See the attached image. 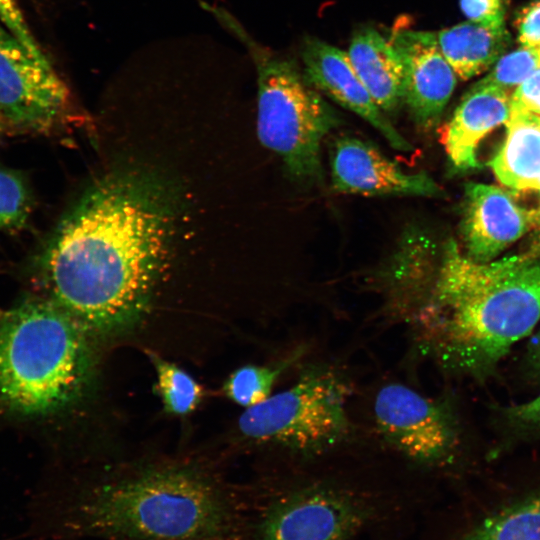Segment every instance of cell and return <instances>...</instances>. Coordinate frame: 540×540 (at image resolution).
Returning <instances> with one entry per match:
<instances>
[{
  "label": "cell",
  "instance_id": "obj_1",
  "mask_svg": "<svg viewBox=\"0 0 540 540\" xmlns=\"http://www.w3.org/2000/svg\"><path fill=\"white\" fill-rule=\"evenodd\" d=\"M172 203L156 180L131 172L93 184L40 257L53 302L88 332L123 330L150 301L169 246Z\"/></svg>",
  "mask_w": 540,
  "mask_h": 540
},
{
  "label": "cell",
  "instance_id": "obj_25",
  "mask_svg": "<svg viewBox=\"0 0 540 540\" xmlns=\"http://www.w3.org/2000/svg\"><path fill=\"white\" fill-rule=\"evenodd\" d=\"M510 108L540 116V67L514 90L510 98Z\"/></svg>",
  "mask_w": 540,
  "mask_h": 540
},
{
  "label": "cell",
  "instance_id": "obj_17",
  "mask_svg": "<svg viewBox=\"0 0 540 540\" xmlns=\"http://www.w3.org/2000/svg\"><path fill=\"white\" fill-rule=\"evenodd\" d=\"M506 137L492 159L500 183L515 191L540 190V116L511 109Z\"/></svg>",
  "mask_w": 540,
  "mask_h": 540
},
{
  "label": "cell",
  "instance_id": "obj_27",
  "mask_svg": "<svg viewBox=\"0 0 540 540\" xmlns=\"http://www.w3.org/2000/svg\"><path fill=\"white\" fill-rule=\"evenodd\" d=\"M509 415L523 424L540 427V395L509 409Z\"/></svg>",
  "mask_w": 540,
  "mask_h": 540
},
{
  "label": "cell",
  "instance_id": "obj_30",
  "mask_svg": "<svg viewBox=\"0 0 540 540\" xmlns=\"http://www.w3.org/2000/svg\"><path fill=\"white\" fill-rule=\"evenodd\" d=\"M536 351H537L538 359L540 360V333H539V336H538V339H537V348H536Z\"/></svg>",
  "mask_w": 540,
  "mask_h": 540
},
{
  "label": "cell",
  "instance_id": "obj_2",
  "mask_svg": "<svg viewBox=\"0 0 540 540\" xmlns=\"http://www.w3.org/2000/svg\"><path fill=\"white\" fill-rule=\"evenodd\" d=\"M59 538L251 540L249 494L191 464H159L98 479L50 512Z\"/></svg>",
  "mask_w": 540,
  "mask_h": 540
},
{
  "label": "cell",
  "instance_id": "obj_16",
  "mask_svg": "<svg viewBox=\"0 0 540 540\" xmlns=\"http://www.w3.org/2000/svg\"><path fill=\"white\" fill-rule=\"evenodd\" d=\"M348 55L378 107L384 113L398 111L404 104V75L390 39L372 27H363L354 33Z\"/></svg>",
  "mask_w": 540,
  "mask_h": 540
},
{
  "label": "cell",
  "instance_id": "obj_31",
  "mask_svg": "<svg viewBox=\"0 0 540 540\" xmlns=\"http://www.w3.org/2000/svg\"><path fill=\"white\" fill-rule=\"evenodd\" d=\"M537 52H538V55L540 57V46L536 48Z\"/></svg>",
  "mask_w": 540,
  "mask_h": 540
},
{
  "label": "cell",
  "instance_id": "obj_8",
  "mask_svg": "<svg viewBox=\"0 0 540 540\" xmlns=\"http://www.w3.org/2000/svg\"><path fill=\"white\" fill-rule=\"evenodd\" d=\"M68 87L47 57L30 53L0 25V116L20 131L45 133L65 116Z\"/></svg>",
  "mask_w": 540,
  "mask_h": 540
},
{
  "label": "cell",
  "instance_id": "obj_11",
  "mask_svg": "<svg viewBox=\"0 0 540 540\" xmlns=\"http://www.w3.org/2000/svg\"><path fill=\"white\" fill-rule=\"evenodd\" d=\"M389 39L403 67L404 104L420 128H433L454 91L457 75L442 55L435 33L394 28Z\"/></svg>",
  "mask_w": 540,
  "mask_h": 540
},
{
  "label": "cell",
  "instance_id": "obj_23",
  "mask_svg": "<svg viewBox=\"0 0 540 540\" xmlns=\"http://www.w3.org/2000/svg\"><path fill=\"white\" fill-rule=\"evenodd\" d=\"M0 23L33 55L47 57L31 33L16 0H0Z\"/></svg>",
  "mask_w": 540,
  "mask_h": 540
},
{
  "label": "cell",
  "instance_id": "obj_15",
  "mask_svg": "<svg viewBox=\"0 0 540 540\" xmlns=\"http://www.w3.org/2000/svg\"><path fill=\"white\" fill-rule=\"evenodd\" d=\"M509 93L492 85L476 83L463 97L446 124L442 142L453 167L467 170L477 166L480 141L510 115Z\"/></svg>",
  "mask_w": 540,
  "mask_h": 540
},
{
  "label": "cell",
  "instance_id": "obj_22",
  "mask_svg": "<svg viewBox=\"0 0 540 540\" xmlns=\"http://www.w3.org/2000/svg\"><path fill=\"white\" fill-rule=\"evenodd\" d=\"M539 67L540 57L536 48L521 46L501 57L492 71L479 82L508 92L510 89H516Z\"/></svg>",
  "mask_w": 540,
  "mask_h": 540
},
{
  "label": "cell",
  "instance_id": "obj_12",
  "mask_svg": "<svg viewBox=\"0 0 540 540\" xmlns=\"http://www.w3.org/2000/svg\"><path fill=\"white\" fill-rule=\"evenodd\" d=\"M332 185L364 196H436L437 184L425 173H409L376 147L356 137L337 139L330 151Z\"/></svg>",
  "mask_w": 540,
  "mask_h": 540
},
{
  "label": "cell",
  "instance_id": "obj_6",
  "mask_svg": "<svg viewBox=\"0 0 540 540\" xmlns=\"http://www.w3.org/2000/svg\"><path fill=\"white\" fill-rule=\"evenodd\" d=\"M208 8L246 45L254 61L261 144L279 156L293 180L320 183L324 176L321 145L338 125V115L292 61L259 45L224 9Z\"/></svg>",
  "mask_w": 540,
  "mask_h": 540
},
{
  "label": "cell",
  "instance_id": "obj_19",
  "mask_svg": "<svg viewBox=\"0 0 540 540\" xmlns=\"http://www.w3.org/2000/svg\"><path fill=\"white\" fill-rule=\"evenodd\" d=\"M296 356L274 365H245L235 370L223 386L225 395L238 405L249 408L272 395V389Z\"/></svg>",
  "mask_w": 540,
  "mask_h": 540
},
{
  "label": "cell",
  "instance_id": "obj_21",
  "mask_svg": "<svg viewBox=\"0 0 540 540\" xmlns=\"http://www.w3.org/2000/svg\"><path fill=\"white\" fill-rule=\"evenodd\" d=\"M32 208L31 193L16 172L0 167V230L26 223Z\"/></svg>",
  "mask_w": 540,
  "mask_h": 540
},
{
  "label": "cell",
  "instance_id": "obj_9",
  "mask_svg": "<svg viewBox=\"0 0 540 540\" xmlns=\"http://www.w3.org/2000/svg\"><path fill=\"white\" fill-rule=\"evenodd\" d=\"M372 412L380 435L411 469L438 467L450 456L454 429L447 412L436 401L392 382L377 390Z\"/></svg>",
  "mask_w": 540,
  "mask_h": 540
},
{
  "label": "cell",
  "instance_id": "obj_4",
  "mask_svg": "<svg viewBox=\"0 0 540 540\" xmlns=\"http://www.w3.org/2000/svg\"><path fill=\"white\" fill-rule=\"evenodd\" d=\"M436 304L446 353L464 368L491 366L540 320V256L480 263L450 242L436 283Z\"/></svg>",
  "mask_w": 540,
  "mask_h": 540
},
{
  "label": "cell",
  "instance_id": "obj_7",
  "mask_svg": "<svg viewBox=\"0 0 540 540\" xmlns=\"http://www.w3.org/2000/svg\"><path fill=\"white\" fill-rule=\"evenodd\" d=\"M350 395V385L338 369L315 365L291 386L246 408L238 428L244 437L294 456L292 465L319 460L348 440Z\"/></svg>",
  "mask_w": 540,
  "mask_h": 540
},
{
  "label": "cell",
  "instance_id": "obj_5",
  "mask_svg": "<svg viewBox=\"0 0 540 540\" xmlns=\"http://www.w3.org/2000/svg\"><path fill=\"white\" fill-rule=\"evenodd\" d=\"M87 330L49 298L0 315V399L25 415L56 411L85 389L92 357Z\"/></svg>",
  "mask_w": 540,
  "mask_h": 540
},
{
  "label": "cell",
  "instance_id": "obj_14",
  "mask_svg": "<svg viewBox=\"0 0 540 540\" xmlns=\"http://www.w3.org/2000/svg\"><path fill=\"white\" fill-rule=\"evenodd\" d=\"M301 58L303 74L314 88L367 121L394 149L412 150L410 142L394 127L367 91L348 53L308 37L303 42Z\"/></svg>",
  "mask_w": 540,
  "mask_h": 540
},
{
  "label": "cell",
  "instance_id": "obj_26",
  "mask_svg": "<svg viewBox=\"0 0 540 540\" xmlns=\"http://www.w3.org/2000/svg\"><path fill=\"white\" fill-rule=\"evenodd\" d=\"M517 28L522 46H540V0H535L522 9L517 19Z\"/></svg>",
  "mask_w": 540,
  "mask_h": 540
},
{
  "label": "cell",
  "instance_id": "obj_20",
  "mask_svg": "<svg viewBox=\"0 0 540 540\" xmlns=\"http://www.w3.org/2000/svg\"><path fill=\"white\" fill-rule=\"evenodd\" d=\"M157 372V391L166 412L183 416L196 409L203 397V388L187 372L173 363L150 354Z\"/></svg>",
  "mask_w": 540,
  "mask_h": 540
},
{
  "label": "cell",
  "instance_id": "obj_29",
  "mask_svg": "<svg viewBox=\"0 0 540 540\" xmlns=\"http://www.w3.org/2000/svg\"><path fill=\"white\" fill-rule=\"evenodd\" d=\"M5 127H6V123L4 122L2 117L0 116V141H1L2 137H3Z\"/></svg>",
  "mask_w": 540,
  "mask_h": 540
},
{
  "label": "cell",
  "instance_id": "obj_10",
  "mask_svg": "<svg viewBox=\"0 0 540 540\" xmlns=\"http://www.w3.org/2000/svg\"><path fill=\"white\" fill-rule=\"evenodd\" d=\"M420 540H540V486L428 512Z\"/></svg>",
  "mask_w": 540,
  "mask_h": 540
},
{
  "label": "cell",
  "instance_id": "obj_32",
  "mask_svg": "<svg viewBox=\"0 0 540 540\" xmlns=\"http://www.w3.org/2000/svg\"><path fill=\"white\" fill-rule=\"evenodd\" d=\"M539 192H540V190H539ZM538 212H539V216H540V208L538 209ZM539 227H540V226H539Z\"/></svg>",
  "mask_w": 540,
  "mask_h": 540
},
{
  "label": "cell",
  "instance_id": "obj_18",
  "mask_svg": "<svg viewBox=\"0 0 540 540\" xmlns=\"http://www.w3.org/2000/svg\"><path fill=\"white\" fill-rule=\"evenodd\" d=\"M435 34L442 55L463 80L490 68L503 55L510 41L505 25L489 27L471 21Z\"/></svg>",
  "mask_w": 540,
  "mask_h": 540
},
{
  "label": "cell",
  "instance_id": "obj_24",
  "mask_svg": "<svg viewBox=\"0 0 540 540\" xmlns=\"http://www.w3.org/2000/svg\"><path fill=\"white\" fill-rule=\"evenodd\" d=\"M460 8L471 22L489 27L504 26L502 0H460Z\"/></svg>",
  "mask_w": 540,
  "mask_h": 540
},
{
  "label": "cell",
  "instance_id": "obj_3",
  "mask_svg": "<svg viewBox=\"0 0 540 540\" xmlns=\"http://www.w3.org/2000/svg\"><path fill=\"white\" fill-rule=\"evenodd\" d=\"M320 461L285 466L250 495L251 540H398L423 518L412 483Z\"/></svg>",
  "mask_w": 540,
  "mask_h": 540
},
{
  "label": "cell",
  "instance_id": "obj_28",
  "mask_svg": "<svg viewBox=\"0 0 540 540\" xmlns=\"http://www.w3.org/2000/svg\"><path fill=\"white\" fill-rule=\"evenodd\" d=\"M530 254H533V255H539L540 254V231L538 232V234L536 235V237L534 239Z\"/></svg>",
  "mask_w": 540,
  "mask_h": 540
},
{
  "label": "cell",
  "instance_id": "obj_13",
  "mask_svg": "<svg viewBox=\"0 0 540 540\" xmlns=\"http://www.w3.org/2000/svg\"><path fill=\"white\" fill-rule=\"evenodd\" d=\"M539 226L538 209L523 208L502 188L482 183L466 185L462 236L466 256L473 261H492L531 228Z\"/></svg>",
  "mask_w": 540,
  "mask_h": 540
}]
</instances>
